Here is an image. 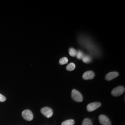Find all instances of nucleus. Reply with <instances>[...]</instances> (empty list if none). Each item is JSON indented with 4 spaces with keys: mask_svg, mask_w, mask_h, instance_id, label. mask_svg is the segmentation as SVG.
<instances>
[{
    "mask_svg": "<svg viewBox=\"0 0 125 125\" xmlns=\"http://www.w3.org/2000/svg\"><path fill=\"white\" fill-rule=\"evenodd\" d=\"M76 68V65L75 63L72 62L69 63L67 66H66V69L69 71H73Z\"/></svg>",
    "mask_w": 125,
    "mask_h": 125,
    "instance_id": "obj_11",
    "label": "nucleus"
},
{
    "mask_svg": "<svg viewBox=\"0 0 125 125\" xmlns=\"http://www.w3.org/2000/svg\"><path fill=\"white\" fill-rule=\"evenodd\" d=\"M72 99L76 102L80 103L83 101V97L79 91L75 89L72 90Z\"/></svg>",
    "mask_w": 125,
    "mask_h": 125,
    "instance_id": "obj_1",
    "label": "nucleus"
},
{
    "mask_svg": "<svg viewBox=\"0 0 125 125\" xmlns=\"http://www.w3.org/2000/svg\"><path fill=\"white\" fill-rule=\"evenodd\" d=\"M84 55V54L83 53V52H82L81 51L78 50V51L76 52V58L79 59H82V58L83 57Z\"/></svg>",
    "mask_w": 125,
    "mask_h": 125,
    "instance_id": "obj_15",
    "label": "nucleus"
},
{
    "mask_svg": "<svg viewBox=\"0 0 125 125\" xmlns=\"http://www.w3.org/2000/svg\"><path fill=\"white\" fill-rule=\"evenodd\" d=\"M99 120L102 125H111V122L110 119L105 115H100L99 116Z\"/></svg>",
    "mask_w": 125,
    "mask_h": 125,
    "instance_id": "obj_6",
    "label": "nucleus"
},
{
    "mask_svg": "<svg viewBox=\"0 0 125 125\" xmlns=\"http://www.w3.org/2000/svg\"><path fill=\"white\" fill-rule=\"evenodd\" d=\"M82 125H93V123L90 119L85 118L83 121Z\"/></svg>",
    "mask_w": 125,
    "mask_h": 125,
    "instance_id": "obj_12",
    "label": "nucleus"
},
{
    "mask_svg": "<svg viewBox=\"0 0 125 125\" xmlns=\"http://www.w3.org/2000/svg\"><path fill=\"white\" fill-rule=\"evenodd\" d=\"M125 89L123 86H118L113 89L111 94L113 96H119L123 94L125 92Z\"/></svg>",
    "mask_w": 125,
    "mask_h": 125,
    "instance_id": "obj_2",
    "label": "nucleus"
},
{
    "mask_svg": "<svg viewBox=\"0 0 125 125\" xmlns=\"http://www.w3.org/2000/svg\"><path fill=\"white\" fill-rule=\"evenodd\" d=\"M59 63L61 65H63V64H66V63H68V59L66 57H63V58H61L59 60Z\"/></svg>",
    "mask_w": 125,
    "mask_h": 125,
    "instance_id": "obj_14",
    "label": "nucleus"
},
{
    "mask_svg": "<svg viewBox=\"0 0 125 125\" xmlns=\"http://www.w3.org/2000/svg\"><path fill=\"white\" fill-rule=\"evenodd\" d=\"M41 112L44 116L48 118H51L53 114L52 109L51 108L47 107L42 108L41 109Z\"/></svg>",
    "mask_w": 125,
    "mask_h": 125,
    "instance_id": "obj_3",
    "label": "nucleus"
},
{
    "mask_svg": "<svg viewBox=\"0 0 125 125\" xmlns=\"http://www.w3.org/2000/svg\"><path fill=\"white\" fill-rule=\"evenodd\" d=\"M119 73L117 72H114L107 73L105 76V79L107 81H111L115 78L119 76Z\"/></svg>",
    "mask_w": 125,
    "mask_h": 125,
    "instance_id": "obj_8",
    "label": "nucleus"
},
{
    "mask_svg": "<svg viewBox=\"0 0 125 125\" xmlns=\"http://www.w3.org/2000/svg\"><path fill=\"white\" fill-rule=\"evenodd\" d=\"M6 100V98L4 95L0 94V102H4Z\"/></svg>",
    "mask_w": 125,
    "mask_h": 125,
    "instance_id": "obj_16",
    "label": "nucleus"
},
{
    "mask_svg": "<svg viewBox=\"0 0 125 125\" xmlns=\"http://www.w3.org/2000/svg\"><path fill=\"white\" fill-rule=\"evenodd\" d=\"M76 51L75 49L73 48H71L69 51V54L70 55V56H71L72 57H74L76 56Z\"/></svg>",
    "mask_w": 125,
    "mask_h": 125,
    "instance_id": "obj_13",
    "label": "nucleus"
},
{
    "mask_svg": "<svg viewBox=\"0 0 125 125\" xmlns=\"http://www.w3.org/2000/svg\"><path fill=\"white\" fill-rule=\"evenodd\" d=\"M75 124V121L72 119L68 120L63 121L61 125H74Z\"/></svg>",
    "mask_w": 125,
    "mask_h": 125,
    "instance_id": "obj_10",
    "label": "nucleus"
},
{
    "mask_svg": "<svg viewBox=\"0 0 125 125\" xmlns=\"http://www.w3.org/2000/svg\"><path fill=\"white\" fill-rule=\"evenodd\" d=\"M101 103L99 102H94L89 104L87 107V109L89 112H92L101 106Z\"/></svg>",
    "mask_w": 125,
    "mask_h": 125,
    "instance_id": "obj_5",
    "label": "nucleus"
},
{
    "mask_svg": "<svg viewBox=\"0 0 125 125\" xmlns=\"http://www.w3.org/2000/svg\"><path fill=\"white\" fill-rule=\"evenodd\" d=\"M22 116L26 121H31L33 119V115L31 111L28 109L25 110L22 113Z\"/></svg>",
    "mask_w": 125,
    "mask_h": 125,
    "instance_id": "obj_4",
    "label": "nucleus"
},
{
    "mask_svg": "<svg viewBox=\"0 0 125 125\" xmlns=\"http://www.w3.org/2000/svg\"><path fill=\"white\" fill-rule=\"evenodd\" d=\"M83 61L85 63H89L91 62L92 61L91 58L88 55H83V57L82 58Z\"/></svg>",
    "mask_w": 125,
    "mask_h": 125,
    "instance_id": "obj_9",
    "label": "nucleus"
},
{
    "mask_svg": "<svg viewBox=\"0 0 125 125\" xmlns=\"http://www.w3.org/2000/svg\"><path fill=\"white\" fill-rule=\"evenodd\" d=\"M94 72L92 71H87L83 75V78L84 80H91L93 79L94 77Z\"/></svg>",
    "mask_w": 125,
    "mask_h": 125,
    "instance_id": "obj_7",
    "label": "nucleus"
}]
</instances>
